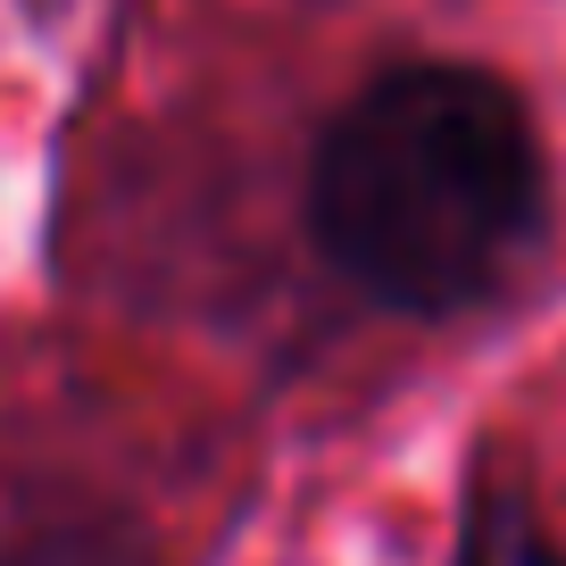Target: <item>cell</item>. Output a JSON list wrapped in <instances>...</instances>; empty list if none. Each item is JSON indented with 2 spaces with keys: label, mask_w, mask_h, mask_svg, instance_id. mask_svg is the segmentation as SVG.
<instances>
[{
  "label": "cell",
  "mask_w": 566,
  "mask_h": 566,
  "mask_svg": "<svg viewBox=\"0 0 566 566\" xmlns=\"http://www.w3.org/2000/svg\"><path fill=\"white\" fill-rule=\"evenodd\" d=\"M308 242L350 292L400 317L492 301L549 226V159L509 75L400 59L367 75L308 159Z\"/></svg>",
  "instance_id": "obj_1"
},
{
  "label": "cell",
  "mask_w": 566,
  "mask_h": 566,
  "mask_svg": "<svg viewBox=\"0 0 566 566\" xmlns=\"http://www.w3.org/2000/svg\"><path fill=\"white\" fill-rule=\"evenodd\" d=\"M450 566H566V542L542 525L516 467H475L450 525Z\"/></svg>",
  "instance_id": "obj_2"
},
{
  "label": "cell",
  "mask_w": 566,
  "mask_h": 566,
  "mask_svg": "<svg viewBox=\"0 0 566 566\" xmlns=\"http://www.w3.org/2000/svg\"><path fill=\"white\" fill-rule=\"evenodd\" d=\"M0 566H150V533H134L125 516H42L18 542H0Z\"/></svg>",
  "instance_id": "obj_3"
}]
</instances>
